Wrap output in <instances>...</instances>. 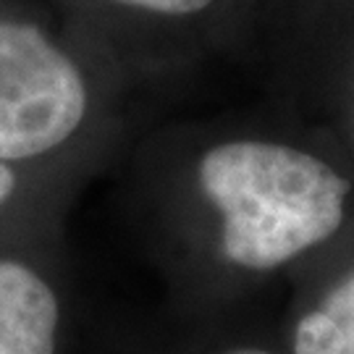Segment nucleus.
Instances as JSON below:
<instances>
[{
	"label": "nucleus",
	"instance_id": "nucleus-2",
	"mask_svg": "<svg viewBox=\"0 0 354 354\" xmlns=\"http://www.w3.org/2000/svg\"><path fill=\"white\" fill-rule=\"evenodd\" d=\"M89 113L87 79L39 26L0 21V163L29 168L64 150Z\"/></svg>",
	"mask_w": 354,
	"mask_h": 354
},
{
	"label": "nucleus",
	"instance_id": "nucleus-6",
	"mask_svg": "<svg viewBox=\"0 0 354 354\" xmlns=\"http://www.w3.org/2000/svg\"><path fill=\"white\" fill-rule=\"evenodd\" d=\"M124 6H134L142 11L152 13H168V16H187V13H197L207 8L213 0H115Z\"/></svg>",
	"mask_w": 354,
	"mask_h": 354
},
{
	"label": "nucleus",
	"instance_id": "nucleus-5",
	"mask_svg": "<svg viewBox=\"0 0 354 354\" xmlns=\"http://www.w3.org/2000/svg\"><path fill=\"white\" fill-rule=\"evenodd\" d=\"M42 205L37 178L26 168L0 163V239L39 226Z\"/></svg>",
	"mask_w": 354,
	"mask_h": 354
},
{
	"label": "nucleus",
	"instance_id": "nucleus-1",
	"mask_svg": "<svg viewBox=\"0 0 354 354\" xmlns=\"http://www.w3.org/2000/svg\"><path fill=\"white\" fill-rule=\"evenodd\" d=\"M197 184L221 218L223 257L260 273L328 241L342 228L352 189L323 158L263 140L207 150Z\"/></svg>",
	"mask_w": 354,
	"mask_h": 354
},
{
	"label": "nucleus",
	"instance_id": "nucleus-4",
	"mask_svg": "<svg viewBox=\"0 0 354 354\" xmlns=\"http://www.w3.org/2000/svg\"><path fill=\"white\" fill-rule=\"evenodd\" d=\"M291 346L294 354H354V270L299 317Z\"/></svg>",
	"mask_w": 354,
	"mask_h": 354
},
{
	"label": "nucleus",
	"instance_id": "nucleus-7",
	"mask_svg": "<svg viewBox=\"0 0 354 354\" xmlns=\"http://www.w3.org/2000/svg\"><path fill=\"white\" fill-rule=\"evenodd\" d=\"M223 354H273V352L257 349V346H239V349H231V352H223Z\"/></svg>",
	"mask_w": 354,
	"mask_h": 354
},
{
	"label": "nucleus",
	"instance_id": "nucleus-3",
	"mask_svg": "<svg viewBox=\"0 0 354 354\" xmlns=\"http://www.w3.org/2000/svg\"><path fill=\"white\" fill-rule=\"evenodd\" d=\"M37 228L0 239V354H64V289Z\"/></svg>",
	"mask_w": 354,
	"mask_h": 354
}]
</instances>
